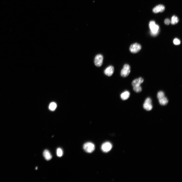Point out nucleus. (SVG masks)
I'll use <instances>...</instances> for the list:
<instances>
[{"mask_svg":"<svg viewBox=\"0 0 182 182\" xmlns=\"http://www.w3.org/2000/svg\"><path fill=\"white\" fill-rule=\"evenodd\" d=\"M149 26L152 35L155 36L157 35L159 33V27L158 25L156 24L155 22L154 21H151L149 23Z\"/></svg>","mask_w":182,"mask_h":182,"instance_id":"f257e3e1","label":"nucleus"},{"mask_svg":"<svg viewBox=\"0 0 182 182\" xmlns=\"http://www.w3.org/2000/svg\"><path fill=\"white\" fill-rule=\"evenodd\" d=\"M83 149L87 152L91 153L94 150L95 146L94 144L92 143L87 142L83 145Z\"/></svg>","mask_w":182,"mask_h":182,"instance_id":"f03ea898","label":"nucleus"},{"mask_svg":"<svg viewBox=\"0 0 182 182\" xmlns=\"http://www.w3.org/2000/svg\"><path fill=\"white\" fill-rule=\"evenodd\" d=\"M131 72V67L129 65L127 64H125L121 72V75L123 77L128 76Z\"/></svg>","mask_w":182,"mask_h":182,"instance_id":"7ed1b4c3","label":"nucleus"},{"mask_svg":"<svg viewBox=\"0 0 182 182\" xmlns=\"http://www.w3.org/2000/svg\"><path fill=\"white\" fill-rule=\"evenodd\" d=\"M103 57L101 54H98L95 57L94 61L95 65L97 67H101L103 64Z\"/></svg>","mask_w":182,"mask_h":182,"instance_id":"20e7f679","label":"nucleus"},{"mask_svg":"<svg viewBox=\"0 0 182 182\" xmlns=\"http://www.w3.org/2000/svg\"><path fill=\"white\" fill-rule=\"evenodd\" d=\"M143 108L147 111H150L153 108L152 104V101L149 98H148L146 99L143 105Z\"/></svg>","mask_w":182,"mask_h":182,"instance_id":"39448f33","label":"nucleus"},{"mask_svg":"<svg viewBox=\"0 0 182 182\" xmlns=\"http://www.w3.org/2000/svg\"><path fill=\"white\" fill-rule=\"evenodd\" d=\"M141 46L137 43H135L132 45L130 47V52L134 54L139 52L141 49Z\"/></svg>","mask_w":182,"mask_h":182,"instance_id":"423d86ee","label":"nucleus"},{"mask_svg":"<svg viewBox=\"0 0 182 182\" xmlns=\"http://www.w3.org/2000/svg\"><path fill=\"white\" fill-rule=\"evenodd\" d=\"M112 144L109 142H106L102 145L101 149L105 153L109 151L112 148Z\"/></svg>","mask_w":182,"mask_h":182,"instance_id":"0eeeda50","label":"nucleus"},{"mask_svg":"<svg viewBox=\"0 0 182 182\" xmlns=\"http://www.w3.org/2000/svg\"><path fill=\"white\" fill-rule=\"evenodd\" d=\"M114 72V68L112 66H110L106 68L104 70V73L106 75L110 77L113 74Z\"/></svg>","mask_w":182,"mask_h":182,"instance_id":"6e6552de","label":"nucleus"},{"mask_svg":"<svg viewBox=\"0 0 182 182\" xmlns=\"http://www.w3.org/2000/svg\"><path fill=\"white\" fill-rule=\"evenodd\" d=\"M164 6L162 5H159L155 7L153 9L154 12L157 13L159 12H162L164 11L165 10Z\"/></svg>","mask_w":182,"mask_h":182,"instance_id":"1a4fd4ad","label":"nucleus"},{"mask_svg":"<svg viewBox=\"0 0 182 182\" xmlns=\"http://www.w3.org/2000/svg\"><path fill=\"white\" fill-rule=\"evenodd\" d=\"M144 80L141 78H140L134 80L132 83V85L133 87L140 86L143 82Z\"/></svg>","mask_w":182,"mask_h":182,"instance_id":"9d476101","label":"nucleus"},{"mask_svg":"<svg viewBox=\"0 0 182 182\" xmlns=\"http://www.w3.org/2000/svg\"><path fill=\"white\" fill-rule=\"evenodd\" d=\"M43 155L46 160L47 161L50 160L52 157L50 152L47 150H45L44 151Z\"/></svg>","mask_w":182,"mask_h":182,"instance_id":"9b49d317","label":"nucleus"},{"mask_svg":"<svg viewBox=\"0 0 182 182\" xmlns=\"http://www.w3.org/2000/svg\"><path fill=\"white\" fill-rule=\"evenodd\" d=\"M159 103L162 105H165L167 104L168 103V100L165 96L158 99Z\"/></svg>","mask_w":182,"mask_h":182,"instance_id":"f8f14e48","label":"nucleus"},{"mask_svg":"<svg viewBox=\"0 0 182 182\" xmlns=\"http://www.w3.org/2000/svg\"><path fill=\"white\" fill-rule=\"evenodd\" d=\"M130 95V92L128 91H125L121 94L120 97L122 100H125L128 99Z\"/></svg>","mask_w":182,"mask_h":182,"instance_id":"ddd939ff","label":"nucleus"},{"mask_svg":"<svg viewBox=\"0 0 182 182\" xmlns=\"http://www.w3.org/2000/svg\"><path fill=\"white\" fill-rule=\"evenodd\" d=\"M179 21V19L178 17L175 16H173L172 17L171 23V24L174 25L178 23Z\"/></svg>","mask_w":182,"mask_h":182,"instance_id":"4468645a","label":"nucleus"},{"mask_svg":"<svg viewBox=\"0 0 182 182\" xmlns=\"http://www.w3.org/2000/svg\"><path fill=\"white\" fill-rule=\"evenodd\" d=\"M57 156L60 157H62L63 154V152L61 148H58L57 150Z\"/></svg>","mask_w":182,"mask_h":182,"instance_id":"2eb2a0df","label":"nucleus"},{"mask_svg":"<svg viewBox=\"0 0 182 182\" xmlns=\"http://www.w3.org/2000/svg\"><path fill=\"white\" fill-rule=\"evenodd\" d=\"M133 89L135 92L136 93H139L141 91L142 89L140 86L133 87Z\"/></svg>","mask_w":182,"mask_h":182,"instance_id":"dca6fc26","label":"nucleus"},{"mask_svg":"<svg viewBox=\"0 0 182 182\" xmlns=\"http://www.w3.org/2000/svg\"><path fill=\"white\" fill-rule=\"evenodd\" d=\"M57 105L56 103L53 102L51 103L49 106V109L51 111H54L56 109Z\"/></svg>","mask_w":182,"mask_h":182,"instance_id":"f3484780","label":"nucleus"},{"mask_svg":"<svg viewBox=\"0 0 182 182\" xmlns=\"http://www.w3.org/2000/svg\"><path fill=\"white\" fill-rule=\"evenodd\" d=\"M164 96V93L162 91H160L158 93L157 95V97L158 99Z\"/></svg>","mask_w":182,"mask_h":182,"instance_id":"a211bd4d","label":"nucleus"},{"mask_svg":"<svg viewBox=\"0 0 182 182\" xmlns=\"http://www.w3.org/2000/svg\"><path fill=\"white\" fill-rule=\"evenodd\" d=\"M174 44L176 45H180L181 43V42L180 40L177 38L174 39L173 40Z\"/></svg>","mask_w":182,"mask_h":182,"instance_id":"6ab92c4d","label":"nucleus"},{"mask_svg":"<svg viewBox=\"0 0 182 182\" xmlns=\"http://www.w3.org/2000/svg\"><path fill=\"white\" fill-rule=\"evenodd\" d=\"M170 20L169 19H166L164 21V23L165 24L169 25L170 24Z\"/></svg>","mask_w":182,"mask_h":182,"instance_id":"aec40b11","label":"nucleus"},{"mask_svg":"<svg viewBox=\"0 0 182 182\" xmlns=\"http://www.w3.org/2000/svg\"><path fill=\"white\" fill-rule=\"evenodd\" d=\"M36 170H37V167H36Z\"/></svg>","mask_w":182,"mask_h":182,"instance_id":"412c9836","label":"nucleus"}]
</instances>
